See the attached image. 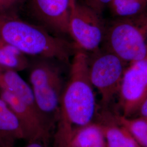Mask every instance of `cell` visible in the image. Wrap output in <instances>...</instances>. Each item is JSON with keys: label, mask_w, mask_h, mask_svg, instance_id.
Listing matches in <instances>:
<instances>
[{"label": "cell", "mask_w": 147, "mask_h": 147, "mask_svg": "<svg viewBox=\"0 0 147 147\" xmlns=\"http://www.w3.org/2000/svg\"><path fill=\"white\" fill-rule=\"evenodd\" d=\"M127 63L147 55V11L131 17L112 18L106 22L101 47Z\"/></svg>", "instance_id": "3957f363"}, {"label": "cell", "mask_w": 147, "mask_h": 147, "mask_svg": "<svg viewBox=\"0 0 147 147\" xmlns=\"http://www.w3.org/2000/svg\"><path fill=\"white\" fill-rule=\"evenodd\" d=\"M118 108L121 116L133 117L147 98V55L129 63L118 93Z\"/></svg>", "instance_id": "ba28073f"}, {"label": "cell", "mask_w": 147, "mask_h": 147, "mask_svg": "<svg viewBox=\"0 0 147 147\" xmlns=\"http://www.w3.org/2000/svg\"><path fill=\"white\" fill-rule=\"evenodd\" d=\"M61 97L54 147H68L75 129L92 123L97 113L94 87L88 73V54L76 50Z\"/></svg>", "instance_id": "6da1fadb"}, {"label": "cell", "mask_w": 147, "mask_h": 147, "mask_svg": "<svg viewBox=\"0 0 147 147\" xmlns=\"http://www.w3.org/2000/svg\"><path fill=\"white\" fill-rule=\"evenodd\" d=\"M69 147H73V146H69Z\"/></svg>", "instance_id": "44dd1931"}, {"label": "cell", "mask_w": 147, "mask_h": 147, "mask_svg": "<svg viewBox=\"0 0 147 147\" xmlns=\"http://www.w3.org/2000/svg\"><path fill=\"white\" fill-rule=\"evenodd\" d=\"M98 123L103 132L107 147H141L125 127L114 121Z\"/></svg>", "instance_id": "7c38bea8"}, {"label": "cell", "mask_w": 147, "mask_h": 147, "mask_svg": "<svg viewBox=\"0 0 147 147\" xmlns=\"http://www.w3.org/2000/svg\"><path fill=\"white\" fill-rule=\"evenodd\" d=\"M109 7L113 18L131 17L147 11V0H112Z\"/></svg>", "instance_id": "9a60e30c"}, {"label": "cell", "mask_w": 147, "mask_h": 147, "mask_svg": "<svg viewBox=\"0 0 147 147\" xmlns=\"http://www.w3.org/2000/svg\"><path fill=\"white\" fill-rule=\"evenodd\" d=\"M113 121L125 127L141 147H147V121L140 117L113 115Z\"/></svg>", "instance_id": "5bb4252c"}, {"label": "cell", "mask_w": 147, "mask_h": 147, "mask_svg": "<svg viewBox=\"0 0 147 147\" xmlns=\"http://www.w3.org/2000/svg\"><path fill=\"white\" fill-rule=\"evenodd\" d=\"M3 70H4V69H3L1 68L0 67V76H1V74L2 73V72H3Z\"/></svg>", "instance_id": "ffe728a7"}, {"label": "cell", "mask_w": 147, "mask_h": 147, "mask_svg": "<svg viewBox=\"0 0 147 147\" xmlns=\"http://www.w3.org/2000/svg\"><path fill=\"white\" fill-rule=\"evenodd\" d=\"M106 25L101 14L74 0L69 19L68 34L76 49L88 53L99 50L104 41Z\"/></svg>", "instance_id": "52a82bcc"}, {"label": "cell", "mask_w": 147, "mask_h": 147, "mask_svg": "<svg viewBox=\"0 0 147 147\" xmlns=\"http://www.w3.org/2000/svg\"><path fill=\"white\" fill-rule=\"evenodd\" d=\"M45 144L39 141L28 142V143L24 147H45Z\"/></svg>", "instance_id": "d6986e66"}, {"label": "cell", "mask_w": 147, "mask_h": 147, "mask_svg": "<svg viewBox=\"0 0 147 147\" xmlns=\"http://www.w3.org/2000/svg\"><path fill=\"white\" fill-rule=\"evenodd\" d=\"M3 100L20 121L26 140L46 145L50 128L37 106L31 87L21 78L13 79L4 89H0Z\"/></svg>", "instance_id": "277c9868"}, {"label": "cell", "mask_w": 147, "mask_h": 147, "mask_svg": "<svg viewBox=\"0 0 147 147\" xmlns=\"http://www.w3.org/2000/svg\"><path fill=\"white\" fill-rule=\"evenodd\" d=\"M41 58L31 67L30 82L37 106L50 126L48 117L58 119L65 85L62 71L54 62L55 60Z\"/></svg>", "instance_id": "5b68a950"}, {"label": "cell", "mask_w": 147, "mask_h": 147, "mask_svg": "<svg viewBox=\"0 0 147 147\" xmlns=\"http://www.w3.org/2000/svg\"><path fill=\"white\" fill-rule=\"evenodd\" d=\"M135 116L147 121V98L140 105Z\"/></svg>", "instance_id": "ac0fdd59"}, {"label": "cell", "mask_w": 147, "mask_h": 147, "mask_svg": "<svg viewBox=\"0 0 147 147\" xmlns=\"http://www.w3.org/2000/svg\"><path fill=\"white\" fill-rule=\"evenodd\" d=\"M27 1L30 11L40 26L59 37L68 34L69 19L74 0Z\"/></svg>", "instance_id": "9c48e42d"}, {"label": "cell", "mask_w": 147, "mask_h": 147, "mask_svg": "<svg viewBox=\"0 0 147 147\" xmlns=\"http://www.w3.org/2000/svg\"><path fill=\"white\" fill-rule=\"evenodd\" d=\"M26 57L15 47L0 40V67L20 71L28 68Z\"/></svg>", "instance_id": "4fadbf2b"}, {"label": "cell", "mask_w": 147, "mask_h": 147, "mask_svg": "<svg viewBox=\"0 0 147 147\" xmlns=\"http://www.w3.org/2000/svg\"><path fill=\"white\" fill-rule=\"evenodd\" d=\"M26 0H0V14L16 13L17 9Z\"/></svg>", "instance_id": "2e32d148"}, {"label": "cell", "mask_w": 147, "mask_h": 147, "mask_svg": "<svg viewBox=\"0 0 147 147\" xmlns=\"http://www.w3.org/2000/svg\"><path fill=\"white\" fill-rule=\"evenodd\" d=\"M26 140L20 122L0 98V147H13L17 141Z\"/></svg>", "instance_id": "30bf717a"}, {"label": "cell", "mask_w": 147, "mask_h": 147, "mask_svg": "<svg viewBox=\"0 0 147 147\" xmlns=\"http://www.w3.org/2000/svg\"><path fill=\"white\" fill-rule=\"evenodd\" d=\"M0 40L25 56L70 63L76 48L73 43L19 18L16 13L0 14Z\"/></svg>", "instance_id": "7a4b0ae2"}, {"label": "cell", "mask_w": 147, "mask_h": 147, "mask_svg": "<svg viewBox=\"0 0 147 147\" xmlns=\"http://www.w3.org/2000/svg\"><path fill=\"white\" fill-rule=\"evenodd\" d=\"M86 5L101 14L107 7H109L112 0H86Z\"/></svg>", "instance_id": "e0dca14e"}, {"label": "cell", "mask_w": 147, "mask_h": 147, "mask_svg": "<svg viewBox=\"0 0 147 147\" xmlns=\"http://www.w3.org/2000/svg\"><path fill=\"white\" fill-rule=\"evenodd\" d=\"M69 146L107 147L101 126L98 123L92 122L75 129Z\"/></svg>", "instance_id": "8fae6325"}, {"label": "cell", "mask_w": 147, "mask_h": 147, "mask_svg": "<svg viewBox=\"0 0 147 147\" xmlns=\"http://www.w3.org/2000/svg\"><path fill=\"white\" fill-rule=\"evenodd\" d=\"M128 65L116 54L102 47L88 54L89 78L100 94L102 107L111 105L117 97Z\"/></svg>", "instance_id": "8992f818"}]
</instances>
